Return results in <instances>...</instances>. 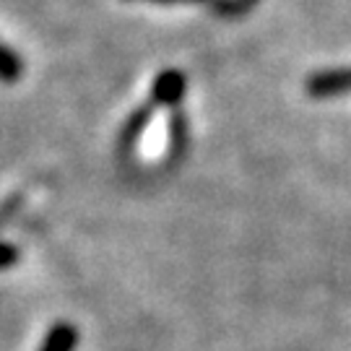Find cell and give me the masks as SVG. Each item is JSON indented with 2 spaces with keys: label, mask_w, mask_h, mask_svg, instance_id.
I'll list each match as a JSON object with an SVG mask.
<instances>
[{
  "label": "cell",
  "mask_w": 351,
  "mask_h": 351,
  "mask_svg": "<svg viewBox=\"0 0 351 351\" xmlns=\"http://www.w3.org/2000/svg\"><path fill=\"white\" fill-rule=\"evenodd\" d=\"M182 94H185V75L180 71L162 73L154 81V91H151L154 101L162 104V107H177L182 101Z\"/></svg>",
  "instance_id": "1"
},
{
  "label": "cell",
  "mask_w": 351,
  "mask_h": 351,
  "mask_svg": "<svg viewBox=\"0 0 351 351\" xmlns=\"http://www.w3.org/2000/svg\"><path fill=\"white\" fill-rule=\"evenodd\" d=\"M16 261H19V250H16L13 245L0 242V271H3V268H11V265H16Z\"/></svg>",
  "instance_id": "5"
},
{
  "label": "cell",
  "mask_w": 351,
  "mask_h": 351,
  "mask_svg": "<svg viewBox=\"0 0 351 351\" xmlns=\"http://www.w3.org/2000/svg\"><path fill=\"white\" fill-rule=\"evenodd\" d=\"M21 71H24L21 58H19L11 47H5V45L0 42V81H3V84H16V81L21 78Z\"/></svg>",
  "instance_id": "4"
},
{
  "label": "cell",
  "mask_w": 351,
  "mask_h": 351,
  "mask_svg": "<svg viewBox=\"0 0 351 351\" xmlns=\"http://www.w3.org/2000/svg\"><path fill=\"white\" fill-rule=\"evenodd\" d=\"M159 3H167V0H159Z\"/></svg>",
  "instance_id": "6"
},
{
  "label": "cell",
  "mask_w": 351,
  "mask_h": 351,
  "mask_svg": "<svg viewBox=\"0 0 351 351\" xmlns=\"http://www.w3.org/2000/svg\"><path fill=\"white\" fill-rule=\"evenodd\" d=\"M75 343H78V330H75V326H71V323H58L45 336L39 351H73Z\"/></svg>",
  "instance_id": "3"
},
{
  "label": "cell",
  "mask_w": 351,
  "mask_h": 351,
  "mask_svg": "<svg viewBox=\"0 0 351 351\" xmlns=\"http://www.w3.org/2000/svg\"><path fill=\"white\" fill-rule=\"evenodd\" d=\"M307 91L315 97H336L341 91H351V68L336 73H320L307 84Z\"/></svg>",
  "instance_id": "2"
}]
</instances>
